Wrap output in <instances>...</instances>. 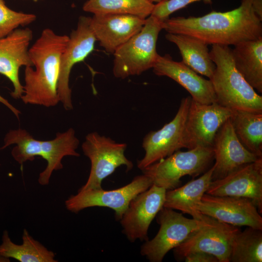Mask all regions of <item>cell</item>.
<instances>
[{
	"label": "cell",
	"mask_w": 262,
	"mask_h": 262,
	"mask_svg": "<svg viewBox=\"0 0 262 262\" xmlns=\"http://www.w3.org/2000/svg\"><path fill=\"white\" fill-rule=\"evenodd\" d=\"M262 21L252 0H242L238 8L228 12L168 18L163 22V29L194 37L207 45L229 46L262 36Z\"/></svg>",
	"instance_id": "cell-1"
},
{
	"label": "cell",
	"mask_w": 262,
	"mask_h": 262,
	"mask_svg": "<svg viewBox=\"0 0 262 262\" xmlns=\"http://www.w3.org/2000/svg\"><path fill=\"white\" fill-rule=\"evenodd\" d=\"M68 39L69 36L46 28L29 48V55L34 68L25 67L21 98L24 103L49 107L60 101L57 87L60 59Z\"/></svg>",
	"instance_id": "cell-2"
},
{
	"label": "cell",
	"mask_w": 262,
	"mask_h": 262,
	"mask_svg": "<svg viewBox=\"0 0 262 262\" xmlns=\"http://www.w3.org/2000/svg\"><path fill=\"white\" fill-rule=\"evenodd\" d=\"M210 55L215 65L210 80L217 103L232 110L262 113V97L236 68L229 46L212 45Z\"/></svg>",
	"instance_id": "cell-3"
},
{
	"label": "cell",
	"mask_w": 262,
	"mask_h": 262,
	"mask_svg": "<svg viewBox=\"0 0 262 262\" xmlns=\"http://www.w3.org/2000/svg\"><path fill=\"white\" fill-rule=\"evenodd\" d=\"M163 21L150 16L142 29L114 53L113 72L115 78L139 75L152 68L159 54L156 44Z\"/></svg>",
	"instance_id": "cell-4"
},
{
	"label": "cell",
	"mask_w": 262,
	"mask_h": 262,
	"mask_svg": "<svg viewBox=\"0 0 262 262\" xmlns=\"http://www.w3.org/2000/svg\"><path fill=\"white\" fill-rule=\"evenodd\" d=\"M213 158V147H197L186 151L177 150L142 171L151 179L153 184L167 191L179 187L181 177H195L202 173Z\"/></svg>",
	"instance_id": "cell-5"
},
{
	"label": "cell",
	"mask_w": 262,
	"mask_h": 262,
	"mask_svg": "<svg viewBox=\"0 0 262 262\" xmlns=\"http://www.w3.org/2000/svg\"><path fill=\"white\" fill-rule=\"evenodd\" d=\"M127 147L126 143L116 142L96 131L88 134L82 147L90 161L91 169L87 181L80 190L102 189V180L121 165L126 166L127 172L131 170L133 163L125 155Z\"/></svg>",
	"instance_id": "cell-6"
},
{
	"label": "cell",
	"mask_w": 262,
	"mask_h": 262,
	"mask_svg": "<svg viewBox=\"0 0 262 262\" xmlns=\"http://www.w3.org/2000/svg\"><path fill=\"white\" fill-rule=\"evenodd\" d=\"M201 221L200 227L174 248L175 256L184 259L189 253L204 252L215 256L219 262H229L231 243L240 229L203 214Z\"/></svg>",
	"instance_id": "cell-7"
},
{
	"label": "cell",
	"mask_w": 262,
	"mask_h": 262,
	"mask_svg": "<svg viewBox=\"0 0 262 262\" xmlns=\"http://www.w3.org/2000/svg\"><path fill=\"white\" fill-rule=\"evenodd\" d=\"M152 184L151 179L143 174L116 189H79L78 193L68 197L65 204L67 210L74 213L89 207H108L115 211V218L120 220L131 200Z\"/></svg>",
	"instance_id": "cell-8"
},
{
	"label": "cell",
	"mask_w": 262,
	"mask_h": 262,
	"mask_svg": "<svg viewBox=\"0 0 262 262\" xmlns=\"http://www.w3.org/2000/svg\"><path fill=\"white\" fill-rule=\"evenodd\" d=\"M156 216L160 226L159 231L141 247L142 255L151 262H161L169 251L180 244L201 223V219L186 218L182 213L164 207Z\"/></svg>",
	"instance_id": "cell-9"
},
{
	"label": "cell",
	"mask_w": 262,
	"mask_h": 262,
	"mask_svg": "<svg viewBox=\"0 0 262 262\" xmlns=\"http://www.w3.org/2000/svg\"><path fill=\"white\" fill-rule=\"evenodd\" d=\"M233 112L217 102L202 104L191 98L183 136V148L213 147L217 131Z\"/></svg>",
	"instance_id": "cell-10"
},
{
	"label": "cell",
	"mask_w": 262,
	"mask_h": 262,
	"mask_svg": "<svg viewBox=\"0 0 262 262\" xmlns=\"http://www.w3.org/2000/svg\"><path fill=\"white\" fill-rule=\"evenodd\" d=\"M191 100L190 96L182 98L173 119L160 129L146 135L142 142L145 154L137 162L138 168L142 170L183 148V136Z\"/></svg>",
	"instance_id": "cell-11"
},
{
	"label": "cell",
	"mask_w": 262,
	"mask_h": 262,
	"mask_svg": "<svg viewBox=\"0 0 262 262\" xmlns=\"http://www.w3.org/2000/svg\"><path fill=\"white\" fill-rule=\"evenodd\" d=\"M91 17L81 16L76 29L69 36L60 64L58 94L60 101L66 110L73 109L69 76L73 66L83 61L94 50L97 41L90 25Z\"/></svg>",
	"instance_id": "cell-12"
},
{
	"label": "cell",
	"mask_w": 262,
	"mask_h": 262,
	"mask_svg": "<svg viewBox=\"0 0 262 262\" xmlns=\"http://www.w3.org/2000/svg\"><path fill=\"white\" fill-rule=\"evenodd\" d=\"M196 208L203 214L234 226H247L262 230L261 213L249 198L205 193Z\"/></svg>",
	"instance_id": "cell-13"
},
{
	"label": "cell",
	"mask_w": 262,
	"mask_h": 262,
	"mask_svg": "<svg viewBox=\"0 0 262 262\" xmlns=\"http://www.w3.org/2000/svg\"><path fill=\"white\" fill-rule=\"evenodd\" d=\"M166 191L152 184L131 200L120 220L123 232L130 241L148 240L149 227L164 207Z\"/></svg>",
	"instance_id": "cell-14"
},
{
	"label": "cell",
	"mask_w": 262,
	"mask_h": 262,
	"mask_svg": "<svg viewBox=\"0 0 262 262\" xmlns=\"http://www.w3.org/2000/svg\"><path fill=\"white\" fill-rule=\"evenodd\" d=\"M206 194L249 198L262 213V157L211 181Z\"/></svg>",
	"instance_id": "cell-15"
},
{
	"label": "cell",
	"mask_w": 262,
	"mask_h": 262,
	"mask_svg": "<svg viewBox=\"0 0 262 262\" xmlns=\"http://www.w3.org/2000/svg\"><path fill=\"white\" fill-rule=\"evenodd\" d=\"M29 28L16 29L5 37L0 38V74L12 83L11 96L21 98L24 93L20 82L19 70L22 66H33L29 55V45L33 38Z\"/></svg>",
	"instance_id": "cell-16"
},
{
	"label": "cell",
	"mask_w": 262,
	"mask_h": 262,
	"mask_svg": "<svg viewBox=\"0 0 262 262\" xmlns=\"http://www.w3.org/2000/svg\"><path fill=\"white\" fill-rule=\"evenodd\" d=\"M213 148L215 162L213 165L212 180L223 178L261 158L249 151L240 143L230 118L217 131Z\"/></svg>",
	"instance_id": "cell-17"
},
{
	"label": "cell",
	"mask_w": 262,
	"mask_h": 262,
	"mask_svg": "<svg viewBox=\"0 0 262 262\" xmlns=\"http://www.w3.org/2000/svg\"><path fill=\"white\" fill-rule=\"evenodd\" d=\"M146 19L131 15H94L90 25L105 51L114 53L143 28Z\"/></svg>",
	"instance_id": "cell-18"
},
{
	"label": "cell",
	"mask_w": 262,
	"mask_h": 262,
	"mask_svg": "<svg viewBox=\"0 0 262 262\" xmlns=\"http://www.w3.org/2000/svg\"><path fill=\"white\" fill-rule=\"evenodd\" d=\"M152 69L155 75L168 77L178 82L195 101L202 104L217 102L211 81L199 76L182 62L174 61L168 54H159Z\"/></svg>",
	"instance_id": "cell-19"
},
{
	"label": "cell",
	"mask_w": 262,
	"mask_h": 262,
	"mask_svg": "<svg viewBox=\"0 0 262 262\" xmlns=\"http://www.w3.org/2000/svg\"><path fill=\"white\" fill-rule=\"evenodd\" d=\"M213 170V166L198 179L182 186L167 190L164 207L180 211L200 220L202 213L196 210V206L201 200L212 181Z\"/></svg>",
	"instance_id": "cell-20"
},
{
	"label": "cell",
	"mask_w": 262,
	"mask_h": 262,
	"mask_svg": "<svg viewBox=\"0 0 262 262\" xmlns=\"http://www.w3.org/2000/svg\"><path fill=\"white\" fill-rule=\"evenodd\" d=\"M234 46L231 51L236 68L255 90L262 93V36Z\"/></svg>",
	"instance_id": "cell-21"
},
{
	"label": "cell",
	"mask_w": 262,
	"mask_h": 262,
	"mask_svg": "<svg viewBox=\"0 0 262 262\" xmlns=\"http://www.w3.org/2000/svg\"><path fill=\"white\" fill-rule=\"evenodd\" d=\"M165 37L178 48L182 61L197 73L210 80L215 65L212 60L208 45L194 37L182 34L167 33Z\"/></svg>",
	"instance_id": "cell-22"
},
{
	"label": "cell",
	"mask_w": 262,
	"mask_h": 262,
	"mask_svg": "<svg viewBox=\"0 0 262 262\" xmlns=\"http://www.w3.org/2000/svg\"><path fill=\"white\" fill-rule=\"evenodd\" d=\"M22 244L14 243L4 230L0 244V256L13 258L20 262H56L55 254L33 239L26 229L23 230Z\"/></svg>",
	"instance_id": "cell-23"
},
{
	"label": "cell",
	"mask_w": 262,
	"mask_h": 262,
	"mask_svg": "<svg viewBox=\"0 0 262 262\" xmlns=\"http://www.w3.org/2000/svg\"><path fill=\"white\" fill-rule=\"evenodd\" d=\"M230 120L240 143L249 151L262 157V113L234 110Z\"/></svg>",
	"instance_id": "cell-24"
},
{
	"label": "cell",
	"mask_w": 262,
	"mask_h": 262,
	"mask_svg": "<svg viewBox=\"0 0 262 262\" xmlns=\"http://www.w3.org/2000/svg\"><path fill=\"white\" fill-rule=\"evenodd\" d=\"M49 141L48 153L45 160L47 162L45 169L39 176L38 182L42 185L49 183L50 177L54 170L63 168V158L66 156H80L76 151L79 140L75 136V131L72 128L66 131L56 134V137Z\"/></svg>",
	"instance_id": "cell-25"
},
{
	"label": "cell",
	"mask_w": 262,
	"mask_h": 262,
	"mask_svg": "<svg viewBox=\"0 0 262 262\" xmlns=\"http://www.w3.org/2000/svg\"><path fill=\"white\" fill-rule=\"evenodd\" d=\"M154 5L150 0H88L82 9L93 15H131L146 19Z\"/></svg>",
	"instance_id": "cell-26"
},
{
	"label": "cell",
	"mask_w": 262,
	"mask_h": 262,
	"mask_svg": "<svg viewBox=\"0 0 262 262\" xmlns=\"http://www.w3.org/2000/svg\"><path fill=\"white\" fill-rule=\"evenodd\" d=\"M262 230L248 227L235 235L229 262H262Z\"/></svg>",
	"instance_id": "cell-27"
},
{
	"label": "cell",
	"mask_w": 262,
	"mask_h": 262,
	"mask_svg": "<svg viewBox=\"0 0 262 262\" xmlns=\"http://www.w3.org/2000/svg\"><path fill=\"white\" fill-rule=\"evenodd\" d=\"M12 144H16L11 152L14 159L22 164L27 161H33L35 156L42 157V141L34 138L25 130H11L6 134L3 149Z\"/></svg>",
	"instance_id": "cell-28"
},
{
	"label": "cell",
	"mask_w": 262,
	"mask_h": 262,
	"mask_svg": "<svg viewBox=\"0 0 262 262\" xmlns=\"http://www.w3.org/2000/svg\"><path fill=\"white\" fill-rule=\"evenodd\" d=\"M36 19L35 15L13 10L7 6L4 0H0V38L6 36L20 26L33 23Z\"/></svg>",
	"instance_id": "cell-29"
},
{
	"label": "cell",
	"mask_w": 262,
	"mask_h": 262,
	"mask_svg": "<svg viewBox=\"0 0 262 262\" xmlns=\"http://www.w3.org/2000/svg\"><path fill=\"white\" fill-rule=\"evenodd\" d=\"M200 0H162L154 5L150 16L163 22L169 18V16L174 12L191 3ZM203 0L211 1V0Z\"/></svg>",
	"instance_id": "cell-30"
},
{
	"label": "cell",
	"mask_w": 262,
	"mask_h": 262,
	"mask_svg": "<svg viewBox=\"0 0 262 262\" xmlns=\"http://www.w3.org/2000/svg\"><path fill=\"white\" fill-rule=\"evenodd\" d=\"M184 260L186 262H219L215 256L204 252H194L189 253Z\"/></svg>",
	"instance_id": "cell-31"
},
{
	"label": "cell",
	"mask_w": 262,
	"mask_h": 262,
	"mask_svg": "<svg viewBox=\"0 0 262 262\" xmlns=\"http://www.w3.org/2000/svg\"><path fill=\"white\" fill-rule=\"evenodd\" d=\"M0 102L7 107L19 118V115L21 112L8 102V101L0 95Z\"/></svg>",
	"instance_id": "cell-32"
},
{
	"label": "cell",
	"mask_w": 262,
	"mask_h": 262,
	"mask_svg": "<svg viewBox=\"0 0 262 262\" xmlns=\"http://www.w3.org/2000/svg\"><path fill=\"white\" fill-rule=\"evenodd\" d=\"M252 1L257 14L262 19V0H252Z\"/></svg>",
	"instance_id": "cell-33"
},
{
	"label": "cell",
	"mask_w": 262,
	"mask_h": 262,
	"mask_svg": "<svg viewBox=\"0 0 262 262\" xmlns=\"http://www.w3.org/2000/svg\"><path fill=\"white\" fill-rule=\"evenodd\" d=\"M151 0L153 2H156L158 3V2H160L162 0Z\"/></svg>",
	"instance_id": "cell-34"
},
{
	"label": "cell",
	"mask_w": 262,
	"mask_h": 262,
	"mask_svg": "<svg viewBox=\"0 0 262 262\" xmlns=\"http://www.w3.org/2000/svg\"><path fill=\"white\" fill-rule=\"evenodd\" d=\"M33 0L34 1H37L38 0Z\"/></svg>",
	"instance_id": "cell-35"
}]
</instances>
